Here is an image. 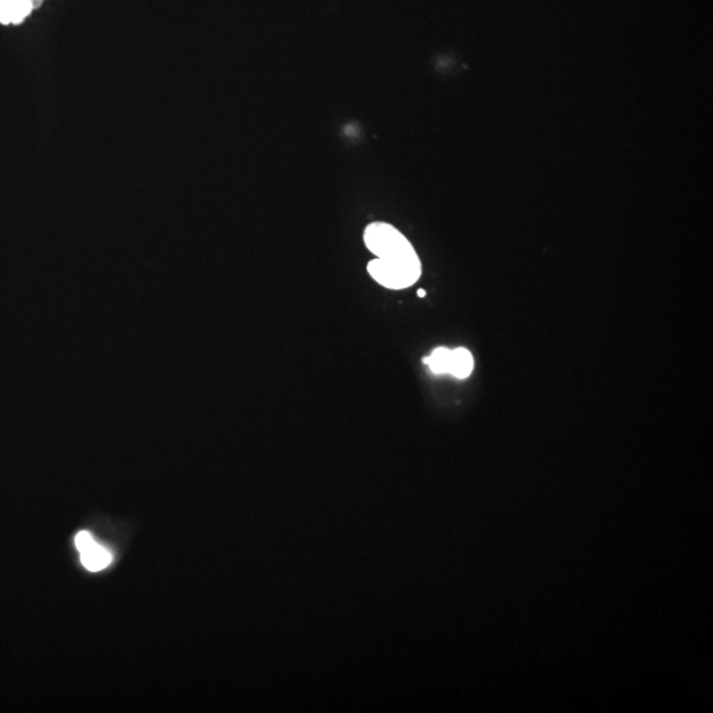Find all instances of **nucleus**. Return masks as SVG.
<instances>
[{
    "mask_svg": "<svg viewBox=\"0 0 713 713\" xmlns=\"http://www.w3.org/2000/svg\"><path fill=\"white\" fill-rule=\"evenodd\" d=\"M21 0H0V24L10 25L11 12Z\"/></svg>",
    "mask_w": 713,
    "mask_h": 713,
    "instance_id": "5",
    "label": "nucleus"
},
{
    "mask_svg": "<svg viewBox=\"0 0 713 713\" xmlns=\"http://www.w3.org/2000/svg\"><path fill=\"white\" fill-rule=\"evenodd\" d=\"M417 296L419 297L426 296V291H424V289H419V291H417Z\"/></svg>",
    "mask_w": 713,
    "mask_h": 713,
    "instance_id": "7",
    "label": "nucleus"
},
{
    "mask_svg": "<svg viewBox=\"0 0 713 713\" xmlns=\"http://www.w3.org/2000/svg\"><path fill=\"white\" fill-rule=\"evenodd\" d=\"M364 239L376 257L367 265V271L376 283L390 289H405L419 280L420 259L398 228L385 222H374L367 226Z\"/></svg>",
    "mask_w": 713,
    "mask_h": 713,
    "instance_id": "1",
    "label": "nucleus"
},
{
    "mask_svg": "<svg viewBox=\"0 0 713 713\" xmlns=\"http://www.w3.org/2000/svg\"><path fill=\"white\" fill-rule=\"evenodd\" d=\"M44 1H45V0H30L32 7H33V11L39 10L40 7L44 4Z\"/></svg>",
    "mask_w": 713,
    "mask_h": 713,
    "instance_id": "6",
    "label": "nucleus"
},
{
    "mask_svg": "<svg viewBox=\"0 0 713 713\" xmlns=\"http://www.w3.org/2000/svg\"><path fill=\"white\" fill-rule=\"evenodd\" d=\"M79 552L81 555V563L91 572L102 571L112 562V554L103 545H98L95 540Z\"/></svg>",
    "mask_w": 713,
    "mask_h": 713,
    "instance_id": "2",
    "label": "nucleus"
},
{
    "mask_svg": "<svg viewBox=\"0 0 713 713\" xmlns=\"http://www.w3.org/2000/svg\"><path fill=\"white\" fill-rule=\"evenodd\" d=\"M475 367V359L472 353L465 347H457L452 350L451 370L449 374L457 379H465L472 374Z\"/></svg>",
    "mask_w": 713,
    "mask_h": 713,
    "instance_id": "3",
    "label": "nucleus"
},
{
    "mask_svg": "<svg viewBox=\"0 0 713 713\" xmlns=\"http://www.w3.org/2000/svg\"><path fill=\"white\" fill-rule=\"evenodd\" d=\"M451 356L452 350L448 347H437L431 356H426L423 362L434 374H449L451 370Z\"/></svg>",
    "mask_w": 713,
    "mask_h": 713,
    "instance_id": "4",
    "label": "nucleus"
}]
</instances>
